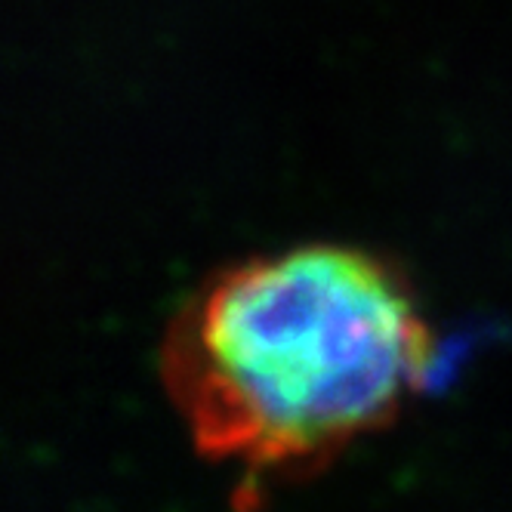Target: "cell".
<instances>
[{
    "mask_svg": "<svg viewBox=\"0 0 512 512\" xmlns=\"http://www.w3.org/2000/svg\"><path fill=\"white\" fill-rule=\"evenodd\" d=\"M435 337L401 272L303 244L213 272L170 315L158 374L201 457L294 479L389 426Z\"/></svg>",
    "mask_w": 512,
    "mask_h": 512,
    "instance_id": "obj_1",
    "label": "cell"
}]
</instances>
